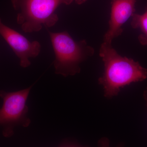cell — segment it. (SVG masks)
Returning a JSON list of instances; mask_svg holds the SVG:
<instances>
[{
	"label": "cell",
	"mask_w": 147,
	"mask_h": 147,
	"mask_svg": "<svg viewBox=\"0 0 147 147\" xmlns=\"http://www.w3.org/2000/svg\"><path fill=\"white\" fill-rule=\"evenodd\" d=\"M59 147H82L79 146L78 145L73 144H69V143H67V144H64L61 146Z\"/></svg>",
	"instance_id": "obj_9"
},
{
	"label": "cell",
	"mask_w": 147,
	"mask_h": 147,
	"mask_svg": "<svg viewBox=\"0 0 147 147\" xmlns=\"http://www.w3.org/2000/svg\"><path fill=\"white\" fill-rule=\"evenodd\" d=\"M131 27L140 32L138 38L140 44L147 46V9L142 14L134 13L131 16Z\"/></svg>",
	"instance_id": "obj_7"
},
{
	"label": "cell",
	"mask_w": 147,
	"mask_h": 147,
	"mask_svg": "<svg viewBox=\"0 0 147 147\" xmlns=\"http://www.w3.org/2000/svg\"><path fill=\"white\" fill-rule=\"evenodd\" d=\"M47 30L55 54V73L64 77L79 73L80 64L93 56L94 48L85 40L75 41L67 32Z\"/></svg>",
	"instance_id": "obj_2"
},
{
	"label": "cell",
	"mask_w": 147,
	"mask_h": 147,
	"mask_svg": "<svg viewBox=\"0 0 147 147\" xmlns=\"http://www.w3.org/2000/svg\"><path fill=\"white\" fill-rule=\"evenodd\" d=\"M99 55L104 68L98 82L103 87L106 98L117 95L121 89L131 83L142 82L147 78L146 68L138 62L119 55L111 43L102 42Z\"/></svg>",
	"instance_id": "obj_1"
},
{
	"label": "cell",
	"mask_w": 147,
	"mask_h": 147,
	"mask_svg": "<svg viewBox=\"0 0 147 147\" xmlns=\"http://www.w3.org/2000/svg\"><path fill=\"white\" fill-rule=\"evenodd\" d=\"M123 145L121 144L117 147H123ZM98 146L99 147H110V141L106 137L101 138L98 142Z\"/></svg>",
	"instance_id": "obj_8"
},
{
	"label": "cell",
	"mask_w": 147,
	"mask_h": 147,
	"mask_svg": "<svg viewBox=\"0 0 147 147\" xmlns=\"http://www.w3.org/2000/svg\"><path fill=\"white\" fill-rule=\"evenodd\" d=\"M74 0H11L17 12V23L25 32H39L55 26L59 20L55 11L61 5H69Z\"/></svg>",
	"instance_id": "obj_3"
},
{
	"label": "cell",
	"mask_w": 147,
	"mask_h": 147,
	"mask_svg": "<svg viewBox=\"0 0 147 147\" xmlns=\"http://www.w3.org/2000/svg\"><path fill=\"white\" fill-rule=\"evenodd\" d=\"M143 96H144V98L145 100H146V105L147 106V88L144 91V92L143 94Z\"/></svg>",
	"instance_id": "obj_11"
},
{
	"label": "cell",
	"mask_w": 147,
	"mask_h": 147,
	"mask_svg": "<svg viewBox=\"0 0 147 147\" xmlns=\"http://www.w3.org/2000/svg\"><path fill=\"white\" fill-rule=\"evenodd\" d=\"M32 87L17 92L0 91V97L3 100L0 108V126L3 127L5 137H11L16 126L27 127L30 125L31 120L27 117L28 108L26 101Z\"/></svg>",
	"instance_id": "obj_4"
},
{
	"label": "cell",
	"mask_w": 147,
	"mask_h": 147,
	"mask_svg": "<svg viewBox=\"0 0 147 147\" xmlns=\"http://www.w3.org/2000/svg\"><path fill=\"white\" fill-rule=\"evenodd\" d=\"M0 36L10 46L20 60L22 67L30 65L31 58L37 57L41 50V45L38 41H30L15 30L6 26L0 18Z\"/></svg>",
	"instance_id": "obj_5"
},
{
	"label": "cell",
	"mask_w": 147,
	"mask_h": 147,
	"mask_svg": "<svg viewBox=\"0 0 147 147\" xmlns=\"http://www.w3.org/2000/svg\"><path fill=\"white\" fill-rule=\"evenodd\" d=\"M88 0H75V2L78 5H82L87 1Z\"/></svg>",
	"instance_id": "obj_10"
},
{
	"label": "cell",
	"mask_w": 147,
	"mask_h": 147,
	"mask_svg": "<svg viewBox=\"0 0 147 147\" xmlns=\"http://www.w3.org/2000/svg\"><path fill=\"white\" fill-rule=\"evenodd\" d=\"M137 0H112L109 28L103 42L112 44L113 40L123 32V26L135 13Z\"/></svg>",
	"instance_id": "obj_6"
}]
</instances>
